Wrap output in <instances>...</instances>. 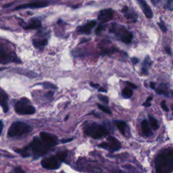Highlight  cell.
<instances>
[{
  "label": "cell",
  "instance_id": "6da1fadb",
  "mask_svg": "<svg viewBox=\"0 0 173 173\" xmlns=\"http://www.w3.org/2000/svg\"><path fill=\"white\" fill-rule=\"evenodd\" d=\"M156 173H171L173 171V149H163L156 158Z\"/></svg>",
  "mask_w": 173,
  "mask_h": 173
},
{
  "label": "cell",
  "instance_id": "7a4b0ae2",
  "mask_svg": "<svg viewBox=\"0 0 173 173\" xmlns=\"http://www.w3.org/2000/svg\"><path fill=\"white\" fill-rule=\"evenodd\" d=\"M68 155L67 151L58 152L56 154L44 158L41 161V166L46 169L55 170L60 168L62 162L64 161Z\"/></svg>",
  "mask_w": 173,
  "mask_h": 173
},
{
  "label": "cell",
  "instance_id": "3957f363",
  "mask_svg": "<svg viewBox=\"0 0 173 173\" xmlns=\"http://www.w3.org/2000/svg\"><path fill=\"white\" fill-rule=\"evenodd\" d=\"M83 129L86 135L93 139L102 138L108 133L106 127L96 122H88L85 124Z\"/></svg>",
  "mask_w": 173,
  "mask_h": 173
},
{
  "label": "cell",
  "instance_id": "277c9868",
  "mask_svg": "<svg viewBox=\"0 0 173 173\" xmlns=\"http://www.w3.org/2000/svg\"><path fill=\"white\" fill-rule=\"evenodd\" d=\"M28 148L30 151L31 155L32 154L35 158H38L41 156L45 155L51 149L42 141L41 138L39 139L37 137L33 138Z\"/></svg>",
  "mask_w": 173,
  "mask_h": 173
},
{
  "label": "cell",
  "instance_id": "5b68a950",
  "mask_svg": "<svg viewBox=\"0 0 173 173\" xmlns=\"http://www.w3.org/2000/svg\"><path fill=\"white\" fill-rule=\"evenodd\" d=\"M31 131V127L22 122H14L12 124L8 132L9 137H18L27 135Z\"/></svg>",
  "mask_w": 173,
  "mask_h": 173
},
{
  "label": "cell",
  "instance_id": "8992f818",
  "mask_svg": "<svg viewBox=\"0 0 173 173\" xmlns=\"http://www.w3.org/2000/svg\"><path fill=\"white\" fill-rule=\"evenodd\" d=\"M30 101L27 98H22L19 102L16 103L15 111L16 112L21 115H28L35 113L36 110L35 107L31 105Z\"/></svg>",
  "mask_w": 173,
  "mask_h": 173
},
{
  "label": "cell",
  "instance_id": "52a82bcc",
  "mask_svg": "<svg viewBox=\"0 0 173 173\" xmlns=\"http://www.w3.org/2000/svg\"><path fill=\"white\" fill-rule=\"evenodd\" d=\"M107 142L100 143L98 146L100 148L108 150L111 152H116L121 148V143L119 142L118 139L113 137H108V138L107 139Z\"/></svg>",
  "mask_w": 173,
  "mask_h": 173
},
{
  "label": "cell",
  "instance_id": "ba28073f",
  "mask_svg": "<svg viewBox=\"0 0 173 173\" xmlns=\"http://www.w3.org/2000/svg\"><path fill=\"white\" fill-rule=\"evenodd\" d=\"M40 138L50 148H53L58 143V138L48 133L41 132L40 133Z\"/></svg>",
  "mask_w": 173,
  "mask_h": 173
},
{
  "label": "cell",
  "instance_id": "9c48e42d",
  "mask_svg": "<svg viewBox=\"0 0 173 173\" xmlns=\"http://www.w3.org/2000/svg\"><path fill=\"white\" fill-rule=\"evenodd\" d=\"M48 6V2H40L37 1L35 2L31 3V4H24L17 6L15 8V10H18V9H24V8H44Z\"/></svg>",
  "mask_w": 173,
  "mask_h": 173
},
{
  "label": "cell",
  "instance_id": "30bf717a",
  "mask_svg": "<svg viewBox=\"0 0 173 173\" xmlns=\"http://www.w3.org/2000/svg\"><path fill=\"white\" fill-rule=\"evenodd\" d=\"M114 12L111 9H104V10L101 11L98 15V20L102 22H107L111 21L113 18Z\"/></svg>",
  "mask_w": 173,
  "mask_h": 173
},
{
  "label": "cell",
  "instance_id": "8fae6325",
  "mask_svg": "<svg viewBox=\"0 0 173 173\" xmlns=\"http://www.w3.org/2000/svg\"><path fill=\"white\" fill-rule=\"evenodd\" d=\"M8 96L4 90L0 89V106H2L3 110L6 113L9 110V106L8 103Z\"/></svg>",
  "mask_w": 173,
  "mask_h": 173
},
{
  "label": "cell",
  "instance_id": "7c38bea8",
  "mask_svg": "<svg viewBox=\"0 0 173 173\" xmlns=\"http://www.w3.org/2000/svg\"><path fill=\"white\" fill-rule=\"evenodd\" d=\"M137 2L140 6V7L141 8L142 10L144 13V14L147 18H151L153 17V12L152 11L151 8H150L148 4H147L145 0H137Z\"/></svg>",
  "mask_w": 173,
  "mask_h": 173
},
{
  "label": "cell",
  "instance_id": "4fadbf2b",
  "mask_svg": "<svg viewBox=\"0 0 173 173\" xmlns=\"http://www.w3.org/2000/svg\"><path fill=\"white\" fill-rule=\"evenodd\" d=\"M96 25V21H90L88 22V23H87L85 25H83V26H81V27H78L77 31L81 32V33L89 35L91 33V29H92Z\"/></svg>",
  "mask_w": 173,
  "mask_h": 173
},
{
  "label": "cell",
  "instance_id": "5bb4252c",
  "mask_svg": "<svg viewBox=\"0 0 173 173\" xmlns=\"http://www.w3.org/2000/svg\"><path fill=\"white\" fill-rule=\"evenodd\" d=\"M41 27V22L37 18H32L29 22V23L27 24V26L24 27V28L26 30H29V29H38L40 28Z\"/></svg>",
  "mask_w": 173,
  "mask_h": 173
},
{
  "label": "cell",
  "instance_id": "9a60e30c",
  "mask_svg": "<svg viewBox=\"0 0 173 173\" xmlns=\"http://www.w3.org/2000/svg\"><path fill=\"white\" fill-rule=\"evenodd\" d=\"M32 43L35 47H44L47 44V39H34L32 40Z\"/></svg>",
  "mask_w": 173,
  "mask_h": 173
},
{
  "label": "cell",
  "instance_id": "2e32d148",
  "mask_svg": "<svg viewBox=\"0 0 173 173\" xmlns=\"http://www.w3.org/2000/svg\"><path fill=\"white\" fill-rule=\"evenodd\" d=\"M141 129L143 133L145 134L146 136H150L152 135V130L150 129V126L148 124V122L146 120H143L141 122Z\"/></svg>",
  "mask_w": 173,
  "mask_h": 173
},
{
  "label": "cell",
  "instance_id": "e0dca14e",
  "mask_svg": "<svg viewBox=\"0 0 173 173\" xmlns=\"http://www.w3.org/2000/svg\"><path fill=\"white\" fill-rule=\"evenodd\" d=\"M115 125L117 126V128L119 129L120 133H121L124 136H125L126 130L127 129V125L126 122L123 121H120V120H117V121H115Z\"/></svg>",
  "mask_w": 173,
  "mask_h": 173
},
{
  "label": "cell",
  "instance_id": "ac0fdd59",
  "mask_svg": "<svg viewBox=\"0 0 173 173\" xmlns=\"http://www.w3.org/2000/svg\"><path fill=\"white\" fill-rule=\"evenodd\" d=\"M152 64V61L150 60L149 58L148 57L146 58L144 62H143V66H142V73L143 74H148V69L150 67Z\"/></svg>",
  "mask_w": 173,
  "mask_h": 173
},
{
  "label": "cell",
  "instance_id": "d6986e66",
  "mask_svg": "<svg viewBox=\"0 0 173 173\" xmlns=\"http://www.w3.org/2000/svg\"><path fill=\"white\" fill-rule=\"evenodd\" d=\"M10 55L7 54L4 52V51H2L1 49H0V61L2 62V63L4 62H9L11 61Z\"/></svg>",
  "mask_w": 173,
  "mask_h": 173
},
{
  "label": "cell",
  "instance_id": "ffe728a7",
  "mask_svg": "<svg viewBox=\"0 0 173 173\" xmlns=\"http://www.w3.org/2000/svg\"><path fill=\"white\" fill-rule=\"evenodd\" d=\"M149 119L150 125L152 126V128L153 130H158L159 129V123L157 119H156L154 117L152 116H149Z\"/></svg>",
  "mask_w": 173,
  "mask_h": 173
},
{
  "label": "cell",
  "instance_id": "44dd1931",
  "mask_svg": "<svg viewBox=\"0 0 173 173\" xmlns=\"http://www.w3.org/2000/svg\"><path fill=\"white\" fill-rule=\"evenodd\" d=\"M122 96L125 98H130L133 96V91L130 88H125L122 91Z\"/></svg>",
  "mask_w": 173,
  "mask_h": 173
},
{
  "label": "cell",
  "instance_id": "7402d4cb",
  "mask_svg": "<svg viewBox=\"0 0 173 173\" xmlns=\"http://www.w3.org/2000/svg\"><path fill=\"white\" fill-rule=\"evenodd\" d=\"M41 85L43 86L45 89H57V86H55V85L53 83H51L49 82L42 83Z\"/></svg>",
  "mask_w": 173,
  "mask_h": 173
},
{
  "label": "cell",
  "instance_id": "603a6c76",
  "mask_svg": "<svg viewBox=\"0 0 173 173\" xmlns=\"http://www.w3.org/2000/svg\"><path fill=\"white\" fill-rule=\"evenodd\" d=\"M97 106H98L99 108L102 111H103V112H105L106 114H112V112H111L109 108H107V107L104 106L103 105H101V104H97Z\"/></svg>",
  "mask_w": 173,
  "mask_h": 173
},
{
  "label": "cell",
  "instance_id": "cb8c5ba5",
  "mask_svg": "<svg viewBox=\"0 0 173 173\" xmlns=\"http://www.w3.org/2000/svg\"><path fill=\"white\" fill-rule=\"evenodd\" d=\"M165 8L169 10H173V0H168L167 3L166 4Z\"/></svg>",
  "mask_w": 173,
  "mask_h": 173
},
{
  "label": "cell",
  "instance_id": "d4e9b609",
  "mask_svg": "<svg viewBox=\"0 0 173 173\" xmlns=\"http://www.w3.org/2000/svg\"><path fill=\"white\" fill-rule=\"evenodd\" d=\"M98 98H99L100 100L102 101V102L105 103H108V102H109L108 98H107V97H106L105 96H102V95H99Z\"/></svg>",
  "mask_w": 173,
  "mask_h": 173
},
{
  "label": "cell",
  "instance_id": "484cf974",
  "mask_svg": "<svg viewBox=\"0 0 173 173\" xmlns=\"http://www.w3.org/2000/svg\"><path fill=\"white\" fill-rule=\"evenodd\" d=\"M9 173H25V172L21 167H16L14 168H13Z\"/></svg>",
  "mask_w": 173,
  "mask_h": 173
},
{
  "label": "cell",
  "instance_id": "4316f807",
  "mask_svg": "<svg viewBox=\"0 0 173 173\" xmlns=\"http://www.w3.org/2000/svg\"><path fill=\"white\" fill-rule=\"evenodd\" d=\"M156 93L158 94H162V95H168L167 91H166V89H163V88H158V89L156 90Z\"/></svg>",
  "mask_w": 173,
  "mask_h": 173
},
{
  "label": "cell",
  "instance_id": "83f0119b",
  "mask_svg": "<svg viewBox=\"0 0 173 173\" xmlns=\"http://www.w3.org/2000/svg\"><path fill=\"white\" fill-rule=\"evenodd\" d=\"M158 25H159L160 28V29H161V30H162L163 32H166V30H167V28H166V26H165L164 24V22H163L162 21H161L160 22H159Z\"/></svg>",
  "mask_w": 173,
  "mask_h": 173
},
{
  "label": "cell",
  "instance_id": "f1b7e54d",
  "mask_svg": "<svg viewBox=\"0 0 173 173\" xmlns=\"http://www.w3.org/2000/svg\"><path fill=\"white\" fill-rule=\"evenodd\" d=\"M161 106L162 107V109L164 111H166V112H168V108L167 106H166L165 101H162V102H161Z\"/></svg>",
  "mask_w": 173,
  "mask_h": 173
},
{
  "label": "cell",
  "instance_id": "f546056e",
  "mask_svg": "<svg viewBox=\"0 0 173 173\" xmlns=\"http://www.w3.org/2000/svg\"><path fill=\"white\" fill-rule=\"evenodd\" d=\"M103 27L102 25H100L98 27H97V28L96 29V33L97 35H98L100 34L101 32H102L103 31Z\"/></svg>",
  "mask_w": 173,
  "mask_h": 173
},
{
  "label": "cell",
  "instance_id": "4dcf8cb0",
  "mask_svg": "<svg viewBox=\"0 0 173 173\" xmlns=\"http://www.w3.org/2000/svg\"><path fill=\"white\" fill-rule=\"evenodd\" d=\"M126 85L130 88V89H136V88H137V86L135 85L132 83L126 82Z\"/></svg>",
  "mask_w": 173,
  "mask_h": 173
},
{
  "label": "cell",
  "instance_id": "1f68e13d",
  "mask_svg": "<svg viewBox=\"0 0 173 173\" xmlns=\"http://www.w3.org/2000/svg\"><path fill=\"white\" fill-rule=\"evenodd\" d=\"M3 129H4V124H3L2 120H0V135H1L2 133Z\"/></svg>",
  "mask_w": 173,
  "mask_h": 173
},
{
  "label": "cell",
  "instance_id": "d6a6232c",
  "mask_svg": "<svg viewBox=\"0 0 173 173\" xmlns=\"http://www.w3.org/2000/svg\"><path fill=\"white\" fill-rule=\"evenodd\" d=\"M132 62L134 64H137L139 62V60L137 59V58H133L132 59Z\"/></svg>",
  "mask_w": 173,
  "mask_h": 173
},
{
  "label": "cell",
  "instance_id": "836d02e7",
  "mask_svg": "<svg viewBox=\"0 0 173 173\" xmlns=\"http://www.w3.org/2000/svg\"><path fill=\"white\" fill-rule=\"evenodd\" d=\"M73 139H64V140H62V143H67V142H70L71 141H73Z\"/></svg>",
  "mask_w": 173,
  "mask_h": 173
},
{
  "label": "cell",
  "instance_id": "e575fe53",
  "mask_svg": "<svg viewBox=\"0 0 173 173\" xmlns=\"http://www.w3.org/2000/svg\"><path fill=\"white\" fill-rule=\"evenodd\" d=\"M90 85L91 87H94V88H98V87H100V85H99L98 84H95V83H90Z\"/></svg>",
  "mask_w": 173,
  "mask_h": 173
},
{
  "label": "cell",
  "instance_id": "d590c367",
  "mask_svg": "<svg viewBox=\"0 0 173 173\" xmlns=\"http://www.w3.org/2000/svg\"><path fill=\"white\" fill-rule=\"evenodd\" d=\"M160 1H161V0H151V2L153 3V4H154V5H156L157 4H158V3Z\"/></svg>",
  "mask_w": 173,
  "mask_h": 173
},
{
  "label": "cell",
  "instance_id": "8d00e7d4",
  "mask_svg": "<svg viewBox=\"0 0 173 173\" xmlns=\"http://www.w3.org/2000/svg\"><path fill=\"white\" fill-rule=\"evenodd\" d=\"M98 91H100V92H104V93L106 92V90L104 89V88H103V87H99Z\"/></svg>",
  "mask_w": 173,
  "mask_h": 173
},
{
  "label": "cell",
  "instance_id": "74e56055",
  "mask_svg": "<svg viewBox=\"0 0 173 173\" xmlns=\"http://www.w3.org/2000/svg\"><path fill=\"white\" fill-rule=\"evenodd\" d=\"M143 106H146V107H149L150 106H151V103L148 102H145L144 103H143Z\"/></svg>",
  "mask_w": 173,
  "mask_h": 173
},
{
  "label": "cell",
  "instance_id": "f35d334b",
  "mask_svg": "<svg viewBox=\"0 0 173 173\" xmlns=\"http://www.w3.org/2000/svg\"><path fill=\"white\" fill-rule=\"evenodd\" d=\"M122 12L124 13H126L127 11H128V8L126 7V6H125V7H124V8L122 9Z\"/></svg>",
  "mask_w": 173,
  "mask_h": 173
},
{
  "label": "cell",
  "instance_id": "ab89813d",
  "mask_svg": "<svg viewBox=\"0 0 173 173\" xmlns=\"http://www.w3.org/2000/svg\"><path fill=\"white\" fill-rule=\"evenodd\" d=\"M166 52H167L168 54H171V50H170L169 47H166Z\"/></svg>",
  "mask_w": 173,
  "mask_h": 173
},
{
  "label": "cell",
  "instance_id": "60d3db41",
  "mask_svg": "<svg viewBox=\"0 0 173 173\" xmlns=\"http://www.w3.org/2000/svg\"><path fill=\"white\" fill-rule=\"evenodd\" d=\"M152 99H153V97H148V100H147L146 102H151V101L152 100Z\"/></svg>",
  "mask_w": 173,
  "mask_h": 173
},
{
  "label": "cell",
  "instance_id": "b9f144b4",
  "mask_svg": "<svg viewBox=\"0 0 173 173\" xmlns=\"http://www.w3.org/2000/svg\"><path fill=\"white\" fill-rule=\"evenodd\" d=\"M150 87H151L152 89H155V85H154V83H150Z\"/></svg>",
  "mask_w": 173,
  "mask_h": 173
},
{
  "label": "cell",
  "instance_id": "7bdbcfd3",
  "mask_svg": "<svg viewBox=\"0 0 173 173\" xmlns=\"http://www.w3.org/2000/svg\"><path fill=\"white\" fill-rule=\"evenodd\" d=\"M68 118V116H67L66 117V118H65V120H67Z\"/></svg>",
  "mask_w": 173,
  "mask_h": 173
},
{
  "label": "cell",
  "instance_id": "ee69618b",
  "mask_svg": "<svg viewBox=\"0 0 173 173\" xmlns=\"http://www.w3.org/2000/svg\"><path fill=\"white\" fill-rule=\"evenodd\" d=\"M172 110H173V105H172Z\"/></svg>",
  "mask_w": 173,
  "mask_h": 173
},
{
  "label": "cell",
  "instance_id": "f6af8a7d",
  "mask_svg": "<svg viewBox=\"0 0 173 173\" xmlns=\"http://www.w3.org/2000/svg\"><path fill=\"white\" fill-rule=\"evenodd\" d=\"M172 96H173V92H172Z\"/></svg>",
  "mask_w": 173,
  "mask_h": 173
}]
</instances>
